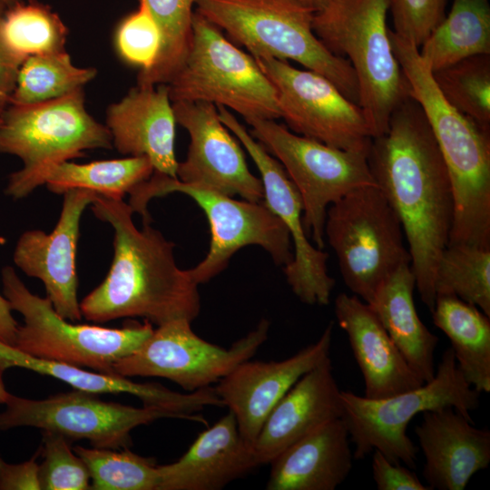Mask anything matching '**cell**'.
I'll list each match as a JSON object with an SVG mask.
<instances>
[{"mask_svg": "<svg viewBox=\"0 0 490 490\" xmlns=\"http://www.w3.org/2000/svg\"><path fill=\"white\" fill-rule=\"evenodd\" d=\"M367 159L377 186L401 221L416 289L432 312L436 270L449 241L454 198L441 152L412 96L394 109L387 131L372 139Z\"/></svg>", "mask_w": 490, "mask_h": 490, "instance_id": "obj_1", "label": "cell"}, {"mask_svg": "<svg viewBox=\"0 0 490 490\" xmlns=\"http://www.w3.org/2000/svg\"><path fill=\"white\" fill-rule=\"evenodd\" d=\"M91 205L96 218L113 229L114 252L103 281L81 301L82 316L96 323L140 317L157 326L195 319L201 310L198 284L176 264L174 243L151 223L139 230L122 199L99 195Z\"/></svg>", "mask_w": 490, "mask_h": 490, "instance_id": "obj_2", "label": "cell"}, {"mask_svg": "<svg viewBox=\"0 0 490 490\" xmlns=\"http://www.w3.org/2000/svg\"><path fill=\"white\" fill-rule=\"evenodd\" d=\"M411 96L421 106L449 174L454 217L448 244L490 248V129L454 108L411 43L389 31Z\"/></svg>", "mask_w": 490, "mask_h": 490, "instance_id": "obj_3", "label": "cell"}, {"mask_svg": "<svg viewBox=\"0 0 490 490\" xmlns=\"http://www.w3.org/2000/svg\"><path fill=\"white\" fill-rule=\"evenodd\" d=\"M195 11L252 57L297 62L359 105L356 74L318 38L310 7L298 0H196Z\"/></svg>", "mask_w": 490, "mask_h": 490, "instance_id": "obj_4", "label": "cell"}, {"mask_svg": "<svg viewBox=\"0 0 490 490\" xmlns=\"http://www.w3.org/2000/svg\"><path fill=\"white\" fill-rule=\"evenodd\" d=\"M387 12V0H329L312 22L327 49L351 64L372 138L387 131L394 109L411 96L392 48Z\"/></svg>", "mask_w": 490, "mask_h": 490, "instance_id": "obj_5", "label": "cell"}, {"mask_svg": "<svg viewBox=\"0 0 490 490\" xmlns=\"http://www.w3.org/2000/svg\"><path fill=\"white\" fill-rule=\"evenodd\" d=\"M0 119V152L23 162L5 190L15 200L44 184L55 165L87 150L113 147L108 128L86 111L83 88L43 103L8 104Z\"/></svg>", "mask_w": 490, "mask_h": 490, "instance_id": "obj_6", "label": "cell"}, {"mask_svg": "<svg viewBox=\"0 0 490 490\" xmlns=\"http://www.w3.org/2000/svg\"><path fill=\"white\" fill-rule=\"evenodd\" d=\"M480 394L465 379L451 348L444 351L433 379L414 389L380 399L341 390V418L355 445L353 458L378 450L391 462L415 469L418 447L407 434L414 416L450 407L472 418Z\"/></svg>", "mask_w": 490, "mask_h": 490, "instance_id": "obj_7", "label": "cell"}, {"mask_svg": "<svg viewBox=\"0 0 490 490\" xmlns=\"http://www.w3.org/2000/svg\"><path fill=\"white\" fill-rule=\"evenodd\" d=\"M172 192L191 197L205 212L211 230L210 249L205 258L189 270L199 285L220 273L240 249L257 245L272 260L285 267L293 260V246L284 223L263 203L237 201L213 190L186 183L177 178L153 172L151 177L132 190L129 205L151 223L148 203L152 198Z\"/></svg>", "mask_w": 490, "mask_h": 490, "instance_id": "obj_8", "label": "cell"}, {"mask_svg": "<svg viewBox=\"0 0 490 490\" xmlns=\"http://www.w3.org/2000/svg\"><path fill=\"white\" fill-rule=\"evenodd\" d=\"M167 85L172 103H210L246 122L279 118L276 88L254 57L196 11L186 56Z\"/></svg>", "mask_w": 490, "mask_h": 490, "instance_id": "obj_9", "label": "cell"}, {"mask_svg": "<svg viewBox=\"0 0 490 490\" xmlns=\"http://www.w3.org/2000/svg\"><path fill=\"white\" fill-rule=\"evenodd\" d=\"M324 237L345 285L368 304L395 271L411 262L401 221L377 185L356 189L329 205Z\"/></svg>", "mask_w": 490, "mask_h": 490, "instance_id": "obj_10", "label": "cell"}, {"mask_svg": "<svg viewBox=\"0 0 490 490\" xmlns=\"http://www.w3.org/2000/svg\"><path fill=\"white\" fill-rule=\"evenodd\" d=\"M1 280L4 297L23 317L14 347L38 358L114 375V363L134 352L154 329L147 320L121 328L74 324L54 310L47 297L32 293L13 267L2 269Z\"/></svg>", "mask_w": 490, "mask_h": 490, "instance_id": "obj_11", "label": "cell"}, {"mask_svg": "<svg viewBox=\"0 0 490 490\" xmlns=\"http://www.w3.org/2000/svg\"><path fill=\"white\" fill-rule=\"evenodd\" d=\"M250 134L286 171L303 205L302 222L315 246H325L324 226L329 205L348 192L377 185L367 152L328 146L297 134L275 120L247 122Z\"/></svg>", "mask_w": 490, "mask_h": 490, "instance_id": "obj_12", "label": "cell"}, {"mask_svg": "<svg viewBox=\"0 0 490 490\" xmlns=\"http://www.w3.org/2000/svg\"><path fill=\"white\" fill-rule=\"evenodd\" d=\"M269 328V321L263 318L230 348H222L197 336L188 319H173L157 326L134 352L114 363L113 370L129 378L163 377L194 392L211 387L251 358L267 340Z\"/></svg>", "mask_w": 490, "mask_h": 490, "instance_id": "obj_13", "label": "cell"}, {"mask_svg": "<svg viewBox=\"0 0 490 490\" xmlns=\"http://www.w3.org/2000/svg\"><path fill=\"white\" fill-rule=\"evenodd\" d=\"M0 412V430L32 426L64 436L86 439L93 447L122 449L132 446L131 431L161 418L182 417L169 410L136 407L101 400L96 394L74 389L44 399H29L8 393Z\"/></svg>", "mask_w": 490, "mask_h": 490, "instance_id": "obj_14", "label": "cell"}, {"mask_svg": "<svg viewBox=\"0 0 490 490\" xmlns=\"http://www.w3.org/2000/svg\"><path fill=\"white\" fill-rule=\"evenodd\" d=\"M254 59L275 86L279 118L293 132L331 147L368 153L373 138L364 111L328 79L288 61Z\"/></svg>", "mask_w": 490, "mask_h": 490, "instance_id": "obj_15", "label": "cell"}, {"mask_svg": "<svg viewBox=\"0 0 490 490\" xmlns=\"http://www.w3.org/2000/svg\"><path fill=\"white\" fill-rule=\"evenodd\" d=\"M220 121L244 146L260 175L263 203L284 223L293 246V260L283 271L293 293L308 305L326 306L335 286L328 274V254L312 245L302 222L300 195L280 162L250 134L227 108L217 106Z\"/></svg>", "mask_w": 490, "mask_h": 490, "instance_id": "obj_16", "label": "cell"}, {"mask_svg": "<svg viewBox=\"0 0 490 490\" xmlns=\"http://www.w3.org/2000/svg\"><path fill=\"white\" fill-rule=\"evenodd\" d=\"M176 122L190 135L186 159L179 162L177 179L220 193L260 202V178L252 174L243 151L222 123L216 105L203 102H175Z\"/></svg>", "mask_w": 490, "mask_h": 490, "instance_id": "obj_17", "label": "cell"}, {"mask_svg": "<svg viewBox=\"0 0 490 490\" xmlns=\"http://www.w3.org/2000/svg\"><path fill=\"white\" fill-rule=\"evenodd\" d=\"M61 214L50 233L26 230L19 237L14 262L24 273L39 279L54 310L64 318L82 319L77 299L76 250L80 220L85 208L99 195L81 189L66 191Z\"/></svg>", "mask_w": 490, "mask_h": 490, "instance_id": "obj_18", "label": "cell"}, {"mask_svg": "<svg viewBox=\"0 0 490 490\" xmlns=\"http://www.w3.org/2000/svg\"><path fill=\"white\" fill-rule=\"evenodd\" d=\"M329 322L318 339L280 361L244 360L218 381V397L233 413L239 432L250 446L267 416L307 372L329 358L333 334Z\"/></svg>", "mask_w": 490, "mask_h": 490, "instance_id": "obj_19", "label": "cell"}, {"mask_svg": "<svg viewBox=\"0 0 490 490\" xmlns=\"http://www.w3.org/2000/svg\"><path fill=\"white\" fill-rule=\"evenodd\" d=\"M425 457L423 476L431 490H464L490 463V430L454 407L427 410L416 427Z\"/></svg>", "mask_w": 490, "mask_h": 490, "instance_id": "obj_20", "label": "cell"}, {"mask_svg": "<svg viewBox=\"0 0 490 490\" xmlns=\"http://www.w3.org/2000/svg\"><path fill=\"white\" fill-rule=\"evenodd\" d=\"M176 119L167 84H137L107 111L113 146L130 156H146L154 172L177 178Z\"/></svg>", "mask_w": 490, "mask_h": 490, "instance_id": "obj_21", "label": "cell"}, {"mask_svg": "<svg viewBox=\"0 0 490 490\" xmlns=\"http://www.w3.org/2000/svg\"><path fill=\"white\" fill-rule=\"evenodd\" d=\"M341 390L326 358L304 374L281 397L264 421L253 444L260 466L322 425L340 418Z\"/></svg>", "mask_w": 490, "mask_h": 490, "instance_id": "obj_22", "label": "cell"}, {"mask_svg": "<svg viewBox=\"0 0 490 490\" xmlns=\"http://www.w3.org/2000/svg\"><path fill=\"white\" fill-rule=\"evenodd\" d=\"M334 311L363 376L364 397L385 398L425 383L409 367L368 303L356 295L341 292L335 299Z\"/></svg>", "mask_w": 490, "mask_h": 490, "instance_id": "obj_23", "label": "cell"}, {"mask_svg": "<svg viewBox=\"0 0 490 490\" xmlns=\"http://www.w3.org/2000/svg\"><path fill=\"white\" fill-rule=\"evenodd\" d=\"M11 368H23L62 380L74 389L93 393H126L137 397L145 406L161 407L180 415L182 419L206 424V420L194 415L207 406L223 407V401L213 387L194 392L179 393L158 383H137L119 375L82 367L38 358L0 341V376Z\"/></svg>", "mask_w": 490, "mask_h": 490, "instance_id": "obj_24", "label": "cell"}, {"mask_svg": "<svg viewBox=\"0 0 490 490\" xmlns=\"http://www.w3.org/2000/svg\"><path fill=\"white\" fill-rule=\"evenodd\" d=\"M259 466L229 411L199 434L176 462L158 465V490H219Z\"/></svg>", "mask_w": 490, "mask_h": 490, "instance_id": "obj_25", "label": "cell"}, {"mask_svg": "<svg viewBox=\"0 0 490 490\" xmlns=\"http://www.w3.org/2000/svg\"><path fill=\"white\" fill-rule=\"evenodd\" d=\"M353 453L343 419L299 439L270 463L268 490H334L348 476Z\"/></svg>", "mask_w": 490, "mask_h": 490, "instance_id": "obj_26", "label": "cell"}, {"mask_svg": "<svg viewBox=\"0 0 490 490\" xmlns=\"http://www.w3.org/2000/svg\"><path fill=\"white\" fill-rule=\"evenodd\" d=\"M415 289L410 264L404 265L381 285L368 305L412 370L423 382H428L436 373L434 355L438 338L418 317Z\"/></svg>", "mask_w": 490, "mask_h": 490, "instance_id": "obj_27", "label": "cell"}, {"mask_svg": "<svg viewBox=\"0 0 490 490\" xmlns=\"http://www.w3.org/2000/svg\"><path fill=\"white\" fill-rule=\"evenodd\" d=\"M431 313L450 340L465 379L476 391L490 392V317L452 295H436Z\"/></svg>", "mask_w": 490, "mask_h": 490, "instance_id": "obj_28", "label": "cell"}, {"mask_svg": "<svg viewBox=\"0 0 490 490\" xmlns=\"http://www.w3.org/2000/svg\"><path fill=\"white\" fill-rule=\"evenodd\" d=\"M431 72L476 54H490L489 0H453L450 12L418 48Z\"/></svg>", "mask_w": 490, "mask_h": 490, "instance_id": "obj_29", "label": "cell"}, {"mask_svg": "<svg viewBox=\"0 0 490 490\" xmlns=\"http://www.w3.org/2000/svg\"><path fill=\"white\" fill-rule=\"evenodd\" d=\"M153 172V166L146 156H130L83 164L67 161L49 171L44 184L55 194L81 189L108 199L122 200L126 193L148 180Z\"/></svg>", "mask_w": 490, "mask_h": 490, "instance_id": "obj_30", "label": "cell"}, {"mask_svg": "<svg viewBox=\"0 0 490 490\" xmlns=\"http://www.w3.org/2000/svg\"><path fill=\"white\" fill-rule=\"evenodd\" d=\"M436 295H452L490 317V248L447 244L437 262Z\"/></svg>", "mask_w": 490, "mask_h": 490, "instance_id": "obj_31", "label": "cell"}, {"mask_svg": "<svg viewBox=\"0 0 490 490\" xmlns=\"http://www.w3.org/2000/svg\"><path fill=\"white\" fill-rule=\"evenodd\" d=\"M96 74L94 68L73 64L64 51L31 55L22 63L8 104H32L50 101L77 89Z\"/></svg>", "mask_w": 490, "mask_h": 490, "instance_id": "obj_32", "label": "cell"}, {"mask_svg": "<svg viewBox=\"0 0 490 490\" xmlns=\"http://www.w3.org/2000/svg\"><path fill=\"white\" fill-rule=\"evenodd\" d=\"M1 33L7 46L24 61L31 55L64 51L68 30L47 5L20 0L6 8Z\"/></svg>", "mask_w": 490, "mask_h": 490, "instance_id": "obj_33", "label": "cell"}, {"mask_svg": "<svg viewBox=\"0 0 490 490\" xmlns=\"http://www.w3.org/2000/svg\"><path fill=\"white\" fill-rule=\"evenodd\" d=\"M432 76L454 108L490 129V54L464 58L432 72Z\"/></svg>", "mask_w": 490, "mask_h": 490, "instance_id": "obj_34", "label": "cell"}, {"mask_svg": "<svg viewBox=\"0 0 490 490\" xmlns=\"http://www.w3.org/2000/svg\"><path fill=\"white\" fill-rule=\"evenodd\" d=\"M74 451L86 464L92 490H158L156 460L132 452L129 448H87Z\"/></svg>", "mask_w": 490, "mask_h": 490, "instance_id": "obj_35", "label": "cell"}, {"mask_svg": "<svg viewBox=\"0 0 490 490\" xmlns=\"http://www.w3.org/2000/svg\"><path fill=\"white\" fill-rule=\"evenodd\" d=\"M162 36L154 66L139 73L137 84H167L181 65L189 49L196 0H145Z\"/></svg>", "mask_w": 490, "mask_h": 490, "instance_id": "obj_36", "label": "cell"}, {"mask_svg": "<svg viewBox=\"0 0 490 490\" xmlns=\"http://www.w3.org/2000/svg\"><path fill=\"white\" fill-rule=\"evenodd\" d=\"M39 455L41 490H88L91 476L84 461L71 448V442L62 435L43 431Z\"/></svg>", "mask_w": 490, "mask_h": 490, "instance_id": "obj_37", "label": "cell"}, {"mask_svg": "<svg viewBox=\"0 0 490 490\" xmlns=\"http://www.w3.org/2000/svg\"><path fill=\"white\" fill-rule=\"evenodd\" d=\"M162 44L160 26L145 0H139L136 10L126 15L115 33V46L127 64L150 71L159 57Z\"/></svg>", "mask_w": 490, "mask_h": 490, "instance_id": "obj_38", "label": "cell"}, {"mask_svg": "<svg viewBox=\"0 0 490 490\" xmlns=\"http://www.w3.org/2000/svg\"><path fill=\"white\" fill-rule=\"evenodd\" d=\"M393 32L417 48L446 16L447 0H387Z\"/></svg>", "mask_w": 490, "mask_h": 490, "instance_id": "obj_39", "label": "cell"}, {"mask_svg": "<svg viewBox=\"0 0 490 490\" xmlns=\"http://www.w3.org/2000/svg\"><path fill=\"white\" fill-rule=\"evenodd\" d=\"M371 469L378 490H431L411 468L391 462L378 450L373 451Z\"/></svg>", "mask_w": 490, "mask_h": 490, "instance_id": "obj_40", "label": "cell"}, {"mask_svg": "<svg viewBox=\"0 0 490 490\" xmlns=\"http://www.w3.org/2000/svg\"><path fill=\"white\" fill-rule=\"evenodd\" d=\"M37 451L29 460L10 464L0 457V490H41Z\"/></svg>", "mask_w": 490, "mask_h": 490, "instance_id": "obj_41", "label": "cell"}, {"mask_svg": "<svg viewBox=\"0 0 490 490\" xmlns=\"http://www.w3.org/2000/svg\"><path fill=\"white\" fill-rule=\"evenodd\" d=\"M6 8L7 6L0 2V116L9 103L20 66L24 62L7 46L1 33V22Z\"/></svg>", "mask_w": 490, "mask_h": 490, "instance_id": "obj_42", "label": "cell"}, {"mask_svg": "<svg viewBox=\"0 0 490 490\" xmlns=\"http://www.w3.org/2000/svg\"><path fill=\"white\" fill-rule=\"evenodd\" d=\"M12 311L7 299L0 294V341L14 347L18 323Z\"/></svg>", "mask_w": 490, "mask_h": 490, "instance_id": "obj_43", "label": "cell"}, {"mask_svg": "<svg viewBox=\"0 0 490 490\" xmlns=\"http://www.w3.org/2000/svg\"><path fill=\"white\" fill-rule=\"evenodd\" d=\"M298 1L310 7L315 12H317L320 10L322 7H324L328 3L329 0H298Z\"/></svg>", "mask_w": 490, "mask_h": 490, "instance_id": "obj_44", "label": "cell"}, {"mask_svg": "<svg viewBox=\"0 0 490 490\" xmlns=\"http://www.w3.org/2000/svg\"><path fill=\"white\" fill-rule=\"evenodd\" d=\"M8 393L9 392L5 387V385L3 382V377L0 376V404L4 403Z\"/></svg>", "mask_w": 490, "mask_h": 490, "instance_id": "obj_45", "label": "cell"}, {"mask_svg": "<svg viewBox=\"0 0 490 490\" xmlns=\"http://www.w3.org/2000/svg\"><path fill=\"white\" fill-rule=\"evenodd\" d=\"M20 0H0L1 3H3L7 7L12 6L15 3H17Z\"/></svg>", "mask_w": 490, "mask_h": 490, "instance_id": "obj_46", "label": "cell"}, {"mask_svg": "<svg viewBox=\"0 0 490 490\" xmlns=\"http://www.w3.org/2000/svg\"><path fill=\"white\" fill-rule=\"evenodd\" d=\"M0 121H1V119H0Z\"/></svg>", "mask_w": 490, "mask_h": 490, "instance_id": "obj_47", "label": "cell"}]
</instances>
